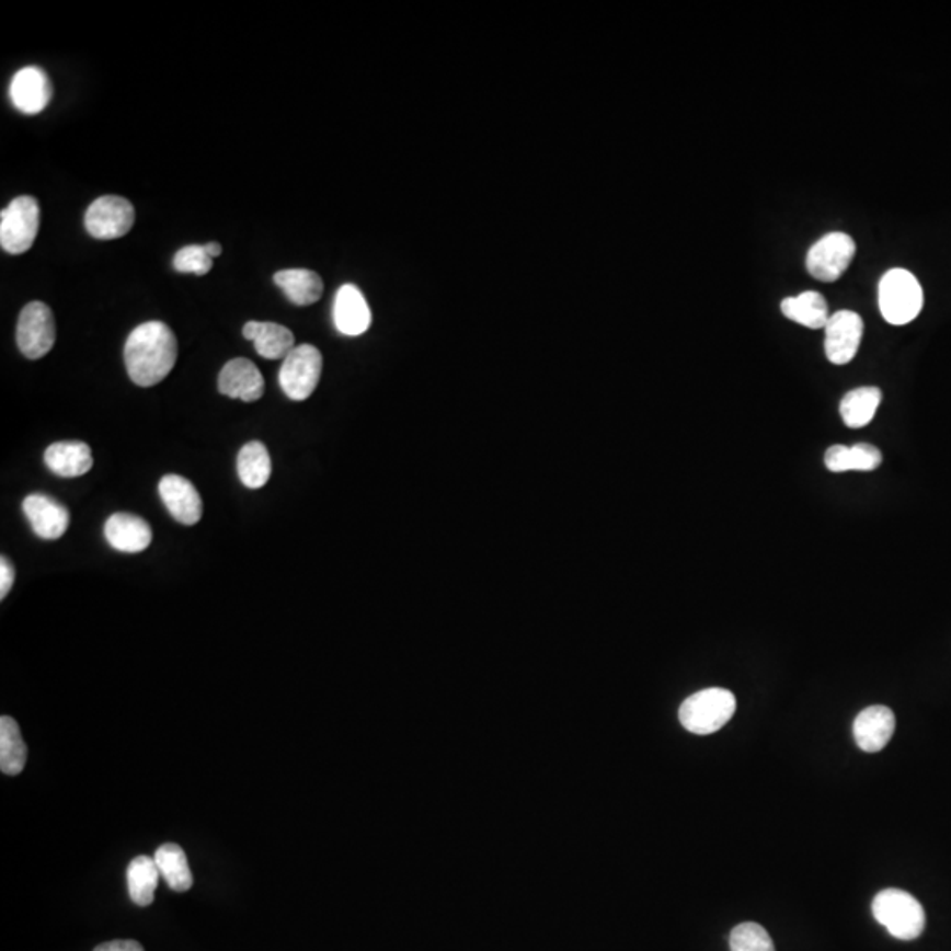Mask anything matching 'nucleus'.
I'll return each instance as SVG.
<instances>
[{"mask_svg": "<svg viewBox=\"0 0 951 951\" xmlns=\"http://www.w3.org/2000/svg\"><path fill=\"white\" fill-rule=\"evenodd\" d=\"M863 335V321L852 310H839L825 326V353L832 364L846 365L857 356Z\"/></svg>", "mask_w": 951, "mask_h": 951, "instance_id": "9d476101", "label": "nucleus"}, {"mask_svg": "<svg viewBox=\"0 0 951 951\" xmlns=\"http://www.w3.org/2000/svg\"><path fill=\"white\" fill-rule=\"evenodd\" d=\"M153 860L158 863L159 872L171 890H175V892L191 890L194 883L193 872L188 867L185 851L180 848L179 844H162L161 848L153 855Z\"/></svg>", "mask_w": 951, "mask_h": 951, "instance_id": "a878e982", "label": "nucleus"}, {"mask_svg": "<svg viewBox=\"0 0 951 951\" xmlns=\"http://www.w3.org/2000/svg\"><path fill=\"white\" fill-rule=\"evenodd\" d=\"M39 231V203L32 196H20L0 216V245L10 254H23L36 242Z\"/></svg>", "mask_w": 951, "mask_h": 951, "instance_id": "39448f33", "label": "nucleus"}, {"mask_svg": "<svg viewBox=\"0 0 951 951\" xmlns=\"http://www.w3.org/2000/svg\"><path fill=\"white\" fill-rule=\"evenodd\" d=\"M23 513L41 539H59L68 530V509L48 495L32 494L25 497Z\"/></svg>", "mask_w": 951, "mask_h": 951, "instance_id": "2eb2a0df", "label": "nucleus"}, {"mask_svg": "<svg viewBox=\"0 0 951 951\" xmlns=\"http://www.w3.org/2000/svg\"><path fill=\"white\" fill-rule=\"evenodd\" d=\"M238 478L248 489L256 490L268 483L272 474V458L260 440H252L240 449L237 458Z\"/></svg>", "mask_w": 951, "mask_h": 951, "instance_id": "5701e85b", "label": "nucleus"}, {"mask_svg": "<svg viewBox=\"0 0 951 951\" xmlns=\"http://www.w3.org/2000/svg\"><path fill=\"white\" fill-rule=\"evenodd\" d=\"M243 337L254 342L256 353L266 359H284L295 350V335L289 328L265 321H249Z\"/></svg>", "mask_w": 951, "mask_h": 951, "instance_id": "a211bd4d", "label": "nucleus"}, {"mask_svg": "<svg viewBox=\"0 0 951 951\" xmlns=\"http://www.w3.org/2000/svg\"><path fill=\"white\" fill-rule=\"evenodd\" d=\"M94 951H145L144 947L138 941H129V939H118V941L103 942Z\"/></svg>", "mask_w": 951, "mask_h": 951, "instance_id": "7c9ffc66", "label": "nucleus"}, {"mask_svg": "<svg viewBox=\"0 0 951 951\" xmlns=\"http://www.w3.org/2000/svg\"><path fill=\"white\" fill-rule=\"evenodd\" d=\"M333 321L339 332L350 337H358L367 332L373 323V314L368 309L364 293L353 284L342 286L333 303Z\"/></svg>", "mask_w": 951, "mask_h": 951, "instance_id": "dca6fc26", "label": "nucleus"}, {"mask_svg": "<svg viewBox=\"0 0 951 951\" xmlns=\"http://www.w3.org/2000/svg\"><path fill=\"white\" fill-rule=\"evenodd\" d=\"M27 764V745L19 723L10 715L0 718V768L5 776H19Z\"/></svg>", "mask_w": 951, "mask_h": 951, "instance_id": "b1692460", "label": "nucleus"}, {"mask_svg": "<svg viewBox=\"0 0 951 951\" xmlns=\"http://www.w3.org/2000/svg\"><path fill=\"white\" fill-rule=\"evenodd\" d=\"M57 339L54 312L43 301H31L20 312L16 342L28 359H39L50 353Z\"/></svg>", "mask_w": 951, "mask_h": 951, "instance_id": "6e6552de", "label": "nucleus"}, {"mask_svg": "<svg viewBox=\"0 0 951 951\" xmlns=\"http://www.w3.org/2000/svg\"><path fill=\"white\" fill-rule=\"evenodd\" d=\"M924 307V291L918 278L907 270L893 268L880 283V310L890 324H907L918 318Z\"/></svg>", "mask_w": 951, "mask_h": 951, "instance_id": "20e7f679", "label": "nucleus"}, {"mask_svg": "<svg viewBox=\"0 0 951 951\" xmlns=\"http://www.w3.org/2000/svg\"><path fill=\"white\" fill-rule=\"evenodd\" d=\"M136 211L129 199L103 196L90 205L85 214V228L98 240L126 237L135 226Z\"/></svg>", "mask_w": 951, "mask_h": 951, "instance_id": "1a4fd4ad", "label": "nucleus"}, {"mask_svg": "<svg viewBox=\"0 0 951 951\" xmlns=\"http://www.w3.org/2000/svg\"><path fill=\"white\" fill-rule=\"evenodd\" d=\"M104 538L118 552H144L152 543V529L141 516L115 513L104 526Z\"/></svg>", "mask_w": 951, "mask_h": 951, "instance_id": "f3484780", "label": "nucleus"}, {"mask_svg": "<svg viewBox=\"0 0 951 951\" xmlns=\"http://www.w3.org/2000/svg\"><path fill=\"white\" fill-rule=\"evenodd\" d=\"M735 695L723 687H710L689 696L678 710L680 724L695 735H710L726 726L735 715Z\"/></svg>", "mask_w": 951, "mask_h": 951, "instance_id": "f03ea898", "label": "nucleus"}, {"mask_svg": "<svg viewBox=\"0 0 951 951\" xmlns=\"http://www.w3.org/2000/svg\"><path fill=\"white\" fill-rule=\"evenodd\" d=\"M159 494L170 515L184 526L202 520L203 501L196 486L179 474H168L159 483Z\"/></svg>", "mask_w": 951, "mask_h": 951, "instance_id": "f8f14e48", "label": "nucleus"}, {"mask_svg": "<svg viewBox=\"0 0 951 951\" xmlns=\"http://www.w3.org/2000/svg\"><path fill=\"white\" fill-rule=\"evenodd\" d=\"M895 732V715L884 704H872L858 713L852 723V735L858 747L866 753H880Z\"/></svg>", "mask_w": 951, "mask_h": 951, "instance_id": "4468645a", "label": "nucleus"}, {"mask_svg": "<svg viewBox=\"0 0 951 951\" xmlns=\"http://www.w3.org/2000/svg\"><path fill=\"white\" fill-rule=\"evenodd\" d=\"M14 573L13 564H11L10 559L8 557H2L0 559V597L4 599L8 594L11 593V588H13L14 584Z\"/></svg>", "mask_w": 951, "mask_h": 951, "instance_id": "c756f323", "label": "nucleus"}, {"mask_svg": "<svg viewBox=\"0 0 951 951\" xmlns=\"http://www.w3.org/2000/svg\"><path fill=\"white\" fill-rule=\"evenodd\" d=\"M274 280L295 306H312L323 297V278L312 270H280L274 275Z\"/></svg>", "mask_w": 951, "mask_h": 951, "instance_id": "412c9836", "label": "nucleus"}, {"mask_svg": "<svg viewBox=\"0 0 951 951\" xmlns=\"http://www.w3.org/2000/svg\"><path fill=\"white\" fill-rule=\"evenodd\" d=\"M732 951H776L767 930L758 924L736 925L730 936Z\"/></svg>", "mask_w": 951, "mask_h": 951, "instance_id": "cd10ccee", "label": "nucleus"}, {"mask_svg": "<svg viewBox=\"0 0 951 951\" xmlns=\"http://www.w3.org/2000/svg\"><path fill=\"white\" fill-rule=\"evenodd\" d=\"M855 252L857 243L848 233L834 231L825 234L809 249L805 260L809 275L822 283H834L851 265Z\"/></svg>", "mask_w": 951, "mask_h": 951, "instance_id": "0eeeda50", "label": "nucleus"}, {"mask_svg": "<svg viewBox=\"0 0 951 951\" xmlns=\"http://www.w3.org/2000/svg\"><path fill=\"white\" fill-rule=\"evenodd\" d=\"M46 467L62 478H78L87 474L94 466V457L89 446L80 440H62L48 446L45 451Z\"/></svg>", "mask_w": 951, "mask_h": 951, "instance_id": "6ab92c4d", "label": "nucleus"}, {"mask_svg": "<svg viewBox=\"0 0 951 951\" xmlns=\"http://www.w3.org/2000/svg\"><path fill=\"white\" fill-rule=\"evenodd\" d=\"M219 391L222 396L251 404L265 396V379L251 359H229L219 374Z\"/></svg>", "mask_w": 951, "mask_h": 951, "instance_id": "ddd939ff", "label": "nucleus"}, {"mask_svg": "<svg viewBox=\"0 0 951 951\" xmlns=\"http://www.w3.org/2000/svg\"><path fill=\"white\" fill-rule=\"evenodd\" d=\"M207 251L211 257L220 256L222 254V245L217 242L207 243Z\"/></svg>", "mask_w": 951, "mask_h": 951, "instance_id": "2f4dec72", "label": "nucleus"}, {"mask_svg": "<svg viewBox=\"0 0 951 951\" xmlns=\"http://www.w3.org/2000/svg\"><path fill=\"white\" fill-rule=\"evenodd\" d=\"M880 388L862 387L851 390L840 400V416L849 428H862L874 420L875 411L880 408Z\"/></svg>", "mask_w": 951, "mask_h": 951, "instance_id": "393cba45", "label": "nucleus"}, {"mask_svg": "<svg viewBox=\"0 0 951 951\" xmlns=\"http://www.w3.org/2000/svg\"><path fill=\"white\" fill-rule=\"evenodd\" d=\"M54 95L50 78L37 66H27L14 75L10 98L14 108L27 115H36L50 104Z\"/></svg>", "mask_w": 951, "mask_h": 951, "instance_id": "9b49d317", "label": "nucleus"}, {"mask_svg": "<svg viewBox=\"0 0 951 951\" xmlns=\"http://www.w3.org/2000/svg\"><path fill=\"white\" fill-rule=\"evenodd\" d=\"M159 872L158 863L149 857H136L127 867V889L130 898L138 906H150L153 902V893L158 889Z\"/></svg>", "mask_w": 951, "mask_h": 951, "instance_id": "bb28decb", "label": "nucleus"}, {"mask_svg": "<svg viewBox=\"0 0 951 951\" xmlns=\"http://www.w3.org/2000/svg\"><path fill=\"white\" fill-rule=\"evenodd\" d=\"M883 462V455L875 446L867 443L843 446L834 445L826 449L825 466L832 472L874 471Z\"/></svg>", "mask_w": 951, "mask_h": 951, "instance_id": "aec40b11", "label": "nucleus"}, {"mask_svg": "<svg viewBox=\"0 0 951 951\" xmlns=\"http://www.w3.org/2000/svg\"><path fill=\"white\" fill-rule=\"evenodd\" d=\"M173 266L180 274L207 275L214 266V257L208 254L207 245H187L176 252Z\"/></svg>", "mask_w": 951, "mask_h": 951, "instance_id": "c85d7f7f", "label": "nucleus"}, {"mask_svg": "<svg viewBox=\"0 0 951 951\" xmlns=\"http://www.w3.org/2000/svg\"><path fill=\"white\" fill-rule=\"evenodd\" d=\"M781 310L786 318L811 330L825 328L830 319L825 298L816 291H805L799 297L784 298Z\"/></svg>", "mask_w": 951, "mask_h": 951, "instance_id": "4be33fe9", "label": "nucleus"}, {"mask_svg": "<svg viewBox=\"0 0 951 951\" xmlns=\"http://www.w3.org/2000/svg\"><path fill=\"white\" fill-rule=\"evenodd\" d=\"M875 920L901 941H913L925 929V912L913 895L897 889L883 890L872 902Z\"/></svg>", "mask_w": 951, "mask_h": 951, "instance_id": "7ed1b4c3", "label": "nucleus"}, {"mask_svg": "<svg viewBox=\"0 0 951 951\" xmlns=\"http://www.w3.org/2000/svg\"><path fill=\"white\" fill-rule=\"evenodd\" d=\"M323 370V356L318 347L301 344L295 347L286 358L278 373V382L284 393L291 400L309 399L318 388Z\"/></svg>", "mask_w": 951, "mask_h": 951, "instance_id": "423d86ee", "label": "nucleus"}, {"mask_svg": "<svg viewBox=\"0 0 951 951\" xmlns=\"http://www.w3.org/2000/svg\"><path fill=\"white\" fill-rule=\"evenodd\" d=\"M179 356L175 333L161 321L139 324L124 350L127 374L138 387H156L173 370Z\"/></svg>", "mask_w": 951, "mask_h": 951, "instance_id": "f257e3e1", "label": "nucleus"}]
</instances>
